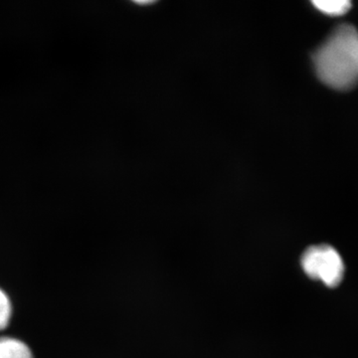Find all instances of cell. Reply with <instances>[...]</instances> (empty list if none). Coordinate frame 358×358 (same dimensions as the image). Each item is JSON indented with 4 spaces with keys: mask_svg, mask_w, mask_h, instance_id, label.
Masks as SVG:
<instances>
[{
    "mask_svg": "<svg viewBox=\"0 0 358 358\" xmlns=\"http://www.w3.org/2000/svg\"><path fill=\"white\" fill-rule=\"evenodd\" d=\"M0 358H33L29 348L13 338L0 339Z\"/></svg>",
    "mask_w": 358,
    "mask_h": 358,
    "instance_id": "3957f363",
    "label": "cell"
},
{
    "mask_svg": "<svg viewBox=\"0 0 358 358\" xmlns=\"http://www.w3.org/2000/svg\"><path fill=\"white\" fill-rule=\"evenodd\" d=\"M313 4L320 13L329 16L345 15L352 7V3L346 0H315Z\"/></svg>",
    "mask_w": 358,
    "mask_h": 358,
    "instance_id": "277c9868",
    "label": "cell"
},
{
    "mask_svg": "<svg viewBox=\"0 0 358 358\" xmlns=\"http://www.w3.org/2000/svg\"><path fill=\"white\" fill-rule=\"evenodd\" d=\"M301 266L308 278L336 288L343 279L345 263L334 247L327 244L308 247L301 258Z\"/></svg>",
    "mask_w": 358,
    "mask_h": 358,
    "instance_id": "7a4b0ae2",
    "label": "cell"
},
{
    "mask_svg": "<svg viewBox=\"0 0 358 358\" xmlns=\"http://www.w3.org/2000/svg\"><path fill=\"white\" fill-rule=\"evenodd\" d=\"M136 3L138 4H150L152 3V1H138Z\"/></svg>",
    "mask_w": 358,
    "mask_h": 358,
    "instance_id": "8992f818",
    "label": "cell"
},
{
    "mask_svg": "<svg viewBox=\"0 0 358 358\" xmlns=\"http://www.w3.org/2000/svg\"><path fill=\"white\" fill-rule=\"evenodd\" d=\"M317 77L329 88L348 91L358 85V30L350 24L334 28L313 55Z\"/></svg>",
    "mask_w": 358,
    "mask_h": 358,
    "instance_id": "6da1fadb",
    "label": "cell"
},
{
    "mask_svg": "<svg viewBox=\"0 0 358 358\" xmlns=\"http://www.w3.org/2000/svg\"><path fill=\"white\" fill-rule=\"evenodd\" d=\"M11 306L9 299L0 289V329H4L10 320Z\"/></svg>",
    "mask_w": 358,
    "mask_h": 358,
    "instance_id": "5b68a950",
    "label": "cell"
}]
</instances>
